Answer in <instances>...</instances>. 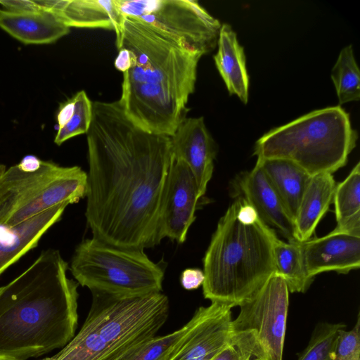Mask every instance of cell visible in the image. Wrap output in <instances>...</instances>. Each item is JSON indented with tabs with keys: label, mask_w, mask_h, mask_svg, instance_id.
<instances>
[{
	"label": "cell",
	"mask_w": 360,
	"mask_h": 360,
	"mask_svg": "<svg viewBox=\"0 0 360 360\" xmlns=\"http://www.w3.org/2000/svg\"><path fill=\"white\" fill-rule=\"evenodd\" d=\"M86 134L85 217L92 237L126 248L158 245L161 198L173 159L170 136L134 124L120 101H94Z\"/></svg>",
	"instance_id": "1"
},
{
	"label": "cell",
	"mask_w": 360,
	"mask_h": 360,
	"mask_svg": "<svg viewBox=\"0 0 360 360\" xmlns=\"http://www.w3.org/2000/svg\"><path fill=\"white\" fill-rule=\"evenodd\" d=\"M58 250L0 287V360H27L63 347L77 326L78 283Z\"/></svg>",
	"instance_id": "2"
},
{
	"label": "cell",
	"mask_w": 360,
	"mask_h": 360,
	"mask_svg": "<svg viewBox=\"0 0 360 360\" xmlns=\"http://www.w3.org/2000/svg\"><path fill=\"white\" fill-rule=\"evenodd\" d=\"M116 46L128 50L131 60L130 68L123 72L119 100L124 113L139 127L171 136L186 117L203 54L127 16Z\"/></svg>",
	"instance_id": "3"
},
{
	"label": "cell",
	"mask_w": 360,
	"mask_h": 360,
	"mask_svg": "<svg viewBox=\"0 0 360 360\" xmlns=\"http://www.w3.org/2000/svg\"><path fill=\"white\" fill-rule=\"evenodd\" d=\"M274 231L241 195L220 218L202 259L205 299L239 306L276 273Z\"/></svg>",
	"instance_id": "4"
},
{
	"label": "cell",
	"mask_w": 360,
	"mask_h": 360,
	"mask_svg": "<svg viewBox=\"0 0 360 360\" xmlns=\"http://www.w3.org/2000/svg\"><path fill=\"white\" fill-rule=\"evenodd\" d=\"M91 304L78 333L56 360H123L165 323L169 300L162 292L120 295L91 291Z\"/></svg>",
	"instance_id": "5"
},
{
	"label": "cell",
	"mask_w": 360,
	"mask_h": 360,
	"mask_svg": "<svg viewBox=\"0 0 360 360\" xmlns=\"http://www.w3.org/2000/svg\"><path fill=\"white\" fill-rule=\"evenodd\" d=\"M357 131L340 105L314 110L264 134L255 143L257 159L290 160L310 176L334 173L355 148Z\"/></svg>",
	"instance_id": "6"
},
{
	"label": "cell",
	"mask_w": 360,
	"mask_h": 360,
	"mask_svg": "<svg viewBox=\"0 0 360 360\" xmlns=\"http://www.w3.org/2000/svg\"><path fill=\"white\" fill-rule=\"evenodd\" d=\"M87 173L26 155L0 174V229H7L56 205L86 198Z\"/></svg>",
	"instance_id": "7"
},
{
	"label": "cell",
	"mask_w": 360,
	"mask_h": 360,
	"mask_svg": "<svg viewBox=\"0 0 360 360\" xmlns=\"http://www.w3.org/2000/svg\"><path fill=\"white\" fill-rule=\"evenodd\" d=\"M165 266L143 250L126 248L96 238L75 248L69 270L79 285L91 291L120 295L162 292Z\"/></svg>",
	"instance_id": "8"
},
{
	"label": "cell",
	"mask_w": 360,
	"mask_h": 360,
	"mask_svg": "<svg viewBox=\"0 0 360 360\" xmlns=\"http://www.w3.org/2000/svg\"><path fill=\"white\" fill-rule=\"evenodd\" d=\"M289 292L283 278L275 273L238 306L231 343L251 360H283Z\"/></svg>",
	"instance_id": "9"
},
{
	"label": "cell",
	"mask_w": 360,
	"mask_h": 360,
	"mask_svg": "<svg viewBox=\"0 0 360 360\" xmlns=\"http://www.w3.org/2000/svg\"><path fill=\"white\" fill-rule=\"evenodd\" d=\"M127 17L158 29L177 44L203 55L217 45L220 22L193 0H115Z\"/></svg>",
	"instance_id": "10"
},
{
	"label": "cell",
	"mask_w": 360,
	"mask_h": 360,
	"mask_svg": "<svg viewBox=\"0 0 360 360\" xmlns=\"http://www.w3.org/2000/svg\"><path fill=\"white\" fill-rule=\"evenodd\" d=\"M195 178L188 166L174 158L165 184L158 217V238L183 243L195 219L200 200Z\"/></svg>",
	"instance_id": "11"
},
{
	"label": "cell",
	"mask_w": 360,
	"mask_h": 360,
	"mask_svg": "<svg viewBox=\"0 0 360 360\" xmlns=\"http://www.w3.org/2000/svg\"><path fill=\"white\" fill-rule=\"evenodd\" d=\"M198 321L169 360H211L231 343V305L212 302L199 307Z\"/></svg>",
	"instance_id": "12"
},
{
	"label": "cell",
	"mask_w": 360,
	"mask_h": 360,
	"mask_svg": "<svg viewBox=\"0 0 360 360\" xmlns=\"http://www.w3.org/2000/svg\"><path fill=\"white\" fill-rule=\"evenodd\" d=\"M300 246L311 278L330 271L347 274L360 266V236L334 229L323 237L300 242Z\"/></svg>",
	"instance_id": "13"
},
{
	"label": "cell",
	"mask_w": 360,
	"mask_h": 360,
	"mask_svg": "<svg viewBox=\"0 0 360 360\" xmlns=\"http://www.w3.org/2000/svg\"><path fill=\"white\" fill-rule=\"evenodd\" d=\"M170 141L173 158L183 160L191 169L202 198L212 176L217 153L204 118L186 117L170 136Z\"/></svg>",
	"instance_id": "14"
},
{
	"label": "cell",
	"mask_w": 360,
	"mask_h": 360,
	"mask_svg": "<svg viewBox=\"0 0 360 360\" xmlns=\"http://www.w3.org/2000/svg\"><path fill=\"white\" fill-rule=\"evenodd\" d=\"M238 186L241 196L266 225L278 229L288 240H295L293 220L258 162L251 171L238 178Z\"/></svg>",
	"instance_id": "15"
},
{
	"label": "cell",
	"mask_w": 360,
	"mask_h": 360,
	"mask_svg": "<svg viewBox=\"0 0 360 360\" xmlns=\"http://www.w3.org/2000/svg\"><path fill=\"white\" fill-rule=\"evenodd\" d=\"M68 203L56 205L18 225L1 229L0 276L11 265L37 246L42 236L60 220Z\"/></svg>",
	"instance_id": "16"
},
{
	"label": "cell",
	"mask_w": 360,
	"mask_h": 360,
	"mask_svg": "<svg viewBox=\"0 0 360 360\" xmlns=\"http://www.w3.org/2000/svg\"><path fill=\"white\" fill-rule=\"evenodd\" d=\"M68 27L114 30L117 41L122 34L125 16L115 0H60L53 13Z\"/></svg>",
	"instance_id": "17"
},
{
	"label": "cell",
	"mask_w": 360,
	"mask_h": 360,
	"mask_svg": "<svg viewBox=\"0 0 360 360\" xmlns=\"http://www.w3.org/2000/svg\"><path fill=\"white\" fill-rule=\"evenodd\" d=\"M0 27L25 44L53 43L70 32L57 15L41 11L12 13L0 9Z\"/></svg>",
	"instance_id": "18"
},
{
	"label": "cell",
	"mask_w": 360,
	"mask_h": 360,
	"mask_svg": "<svg viewBox=\"0 0 360 360\" xmlns=\"http://www.w3.org/2000/svg\"><path fill=\"white\" fill-rule=\"evenodd\" d=\"M336 183L332 174L311 176L293 220L295 239H309L333 201Z\"/></svg>",
	"instance_id": "19"
},
{
	"label": "cell",
	"mask_w": 360,
	"mask_h": 360,
	"mask_svg": "<svg viewBox=\"0 0 360 360\" xmlns=\"http://www.w3.org/2000/svg\"><path fill=\"white\" fill-rule=\"evenodd\" d=\"M214 56L216 67L230 94L236 95L245 104L248 102L249 75L243 47L231 25H221Z\"/></svg>",
	"instance_id": "20"
},
{
	"label": "cell",
	"mask_w": 360,
	"mask_h": 360,
	"mask_svg": "<svg viewBox=\"0 0 360 360\" xmlns=\"http://www.w3.org/2000/svg\"><path fill=\"white\" fill-rule=\"evenodd\" d=\"M283 206L294 220L311 176L294 162L284 159H257Z\"/></svg>",
	"instance_id": "21"
},
{
	"label": "cell",
	"mask_w": 360,
	"mask_h": 360,
	"mask_svg": "<svg viewBox=\"0 0 360 360\" xmlns=\"http://www.w3.org/2000/svg\"><path fill=\"white\" fill-rule=\"evenodd\" d=\"M274 259L276 273L285 280L290 292H305L314 278L305 270L300 242H284L278 238L274 246Z\"/></svg>",
	"instance_id": "22"
},
{
	"label": "cell",
	"mask_w": 360,
	"mask_h": 360,
	"mask_svg": "<svg viewBox=\"0 0 360 360\" xmlns=\"http://www.w3.org/2000/svg\"><path fill=\"white\" fill-rule=\"evenodd\" d=\"M331 79L340 105L360 99V72L352 45L344 47L332 69Z\"/></svg>",
	"instance_id": "23"
},
{
	"label": "cell",
	"mask_w": 360,
	"mask_h": 360,
	"mask_svg": "<svg viewBox=\"0 0 360 360\" xmlns=\"http://www.w3.org/2000/svg\"><path fill=\"white\" fill-rule=\"evenodd\" d=\"M200 314L198 308L181 328L164 336H155L123 360H169L195 326Z\"/></svg>",
	"instance_id": "24"
},
{
	"label": "cell",
	"mask_w": 360,
	"mask_h": 360,
	"mask_svg": "<svg viewBox=\"0 0 360 360\" xmlns=\"http://www.w3.org/2000/svg\"><path fill=\"white\" fill-rule=\"evenodd\" d=\"M333 201L340 227L348 221L360 217V163L351 170L344 181L336 184Z\"/></svg>",
	"instance_id": "25"
},
{
	"label": "cell",
	"mask_w": 360,
	"mask_h": 360,
	"mask_svg": "<svg viewBox=\"0 0 360 360\" xmlns=\"http://www.w3.org/2000/svg\"><path fill=\"white\" fill-rule=\"evenodd\" d=\"M344 328L346 325L342 323L325 321L318 323L297 360H335L336 340L339 332Z\"/></svg>",
	"instance_id": "26"
},
{
	"label": "cell",
	"mask_w": 360,
	"mask_h": 360,
	"mask_svg": "<svg viewBox=\"0 0 360 360\" xmlns=\"http://www.w3.org/2000/svg\"><path fill=\"white\" fill-rule=\"evenodd\" d=\"M73 96L75 101L74 111L65 124L58 129L54 139V143L58 146L74 136L86 134L90 127L93 102L83 90Z\"/></svg>",
	"instance_id": "27"
},
{
	"label": "cell",
	"mask_w": 360,
	"mask_h": 360,
	"mask_svg": "<svg viewBox=\"0 0 360 360\" xmlns=\"http://www.w3.org/2000/svg\"><path fill=\"white\" fill-rule=\"evenodd\" d=\"M335 360H360V319L349 331L342 329L338 334L335 349Z\"/></svg>",
	"instance_id": "28"
},
{
	"label": "cell",
	"mask_w": 360,
	"mask_h": 360,
	"mask_svg": "<svg viewBox=\"0 0 360 360\" xmlns=\"http://www.w3.org/2000/svg\"><path fill=\"white\" fill-rule=\"evenodd\" d=\"M205 280L203 271L197 268L184 269L180 276L181 286L187 290H192L202 285Z\"/></svg>",
	"instance_id": "29"
},
{
	"label": "cell",
	"mask_w": 360,
	"mask_h": 360,
	"mask_svg": "<svg viewBox=\"0 0 360 360\" xmlns=\"http://www.w3.org/2000/svg\"><path fill=\"white\" fill-rule=\"evenodd\" d=\"M5 11L12 13H31L40 11L33 0L0 1Z\"/></svg>",
	"instance_id": "30"
},
{
	"label": "cell",
	"mask_w": 360,
	"mask_h": 360,
	"mask_svg": "<svg viewBox=\"0 0 360 360\" xmlns=\"http://www.w3.org/2000/svg\"><path fill=\"white\" fill-rule=\"evenodd\" d=\"M211 360H251L237 347L230 343L218 352Z\"/></svg>",
	"instance_id": "31"
},
{
	"label": "cell",
	"mask_w": 360,
	"mask_h": 360,
	"mask_svg": "<svg viewBox=\"0 0 360 360\" xmlns=\"http://www.w3.org/2000/svg\"><path fill=\"white\" fill-rule=\"evenodd\" d=\"M118 49V54L115 60V67L122 72L128 70L131 65V56L128 50L120 47Z\"/></svg>",
	"instance_id": "32"
},
{
	"label": "cell",
	"mask_w": 360,
	"mask_h": 360,
	"mask_svg": "<svg viewBox=\"0 0 360 360\" xmlns=\"http://www.w3.org/2000/svg\"><path fill=\"white\" fill-rule=\"evenodd\" d=\"M56 355L55 354V355H53V356H52L51 357H46V358L42 359L41 360H56Z\"/></svg>",
	"instance_id": "33"
},
{
	"label": "cell",
	"mask_w": 360,
	"mask_h": 360,
	"mask_svg": "<svg viewBox=\"0 0 360 360\" xmlns=\"http://www.w3.org/2000/svg\"><path fill=\"white\" fill-rule=\"evenodd\" d=\"M6 166L4 165H0V174L1 173L6 169Z\"/></svg>",
	"instance_id": "34"
}]
</instances>
